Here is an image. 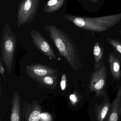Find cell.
Wrapping results in <instances>:
<instances>
[{
	"label": "cell",
	"instance_id": "5bb4252c",
	"mask_svg": "<svg viewBox=\"0 0 121 121\" xmlns=\"http://www.w3.org/2000/svg\"><path fill=\"white\" fill-rule=\"evenodd\" d=\"M93 54L95 61L94 69H95L100 66L104 63V52L102 48L98 42H96L93 47Z\"/></svg>",
	"mask_w": 121,
	"mask_h": 121
},
{
	"label": "cell",
	"instance_id": "ba28073f",
	"mask_svg": "<svg viewBox=\"0 0 121 121\" xmlns=\"http://www.w3.org/2000/svg\"><path fill=\"white\" fill-rule=\"evenodd\" d=\"M121 116V85L119 88L115 99L111 104L108 121H117Z\"/></svg>",
	"mask_w": 121,
	"mask_h": 121
},
{
	"label": "cell",
	"instance_id": "ac0fdd59",
	"mask_svg": "<svg viewBox=\"0 0 121 121\" xmlns=\"http://www.w3.org/2000/svg\"><path fill=\"white\" fill-rule=\"evenodd\" d=\"M71 102L73 104H75L78 102V95L76 93H73L70 95L69 97Z\"/></svg>",
	"mask_w": 121,
	"mask_h": 121
},
{
	"label": "cell",
	"instance_id": "52a82bcc",
	"mask_svg": "<svg viewBox=\"0 0 121 121\" xmlns=\"http://www.w3.org/2000/svg\"><path fill=\"white\" fill-rule=\"evenodd\" d=\"M26 71L27 75L35 81L47 75H58V73L56 69L41 64L28 65Z\"/></svg>",
	"mask_w": 121,
	"mask_h": 121
},
{
	"label": "cell",
	"instance_id": "3957f363",
	"mask_svg": "<svg viewBox=\"0 0 121 121\" xmlns=\"http://www.w3.org/2000/svg\"><path fill=\"white\" fill-rule=\"evenodd\" d=\"M16 43L15 33L13 31L9 24L5 23L1 36L0 57L9 73L13 68Z\"/></svg>",
	"mask_w": 121,
	"mask_h": 121
},
{
	"label": "cell",
	"instance_id": "30bf717a",
	"mask_svg": "<svg viewBox=\"0 0 121 121\" xmlns=\"http://www.w3.org/2000/svg\"><path fill=\"white\" fill-rule=\"evenodd\" d=\"M12 104L10 120L20 121L21 120V100L20 95L17 91H15L13 94Z\"/></svg>",
	"mask_w": 121,
	"mask_h": 121
},
{
	"label": "cell",
	"instance_id": "9a60e30c",
	"mask_svg": "<svg viewBox=\"0 0 121 121\" xmlns=\"http://www.w3.org/2000/svg\"><path fill=\"white\" fill-rule=\"evenodd\" d=\"M41 110L39 103L34 104L31 112L27 120L29 121H39L41 120Z\"/></svg>",
	"mask_w": 121,
	"mask_h": 121
},
{
	"label": "cell",
	"instance_id": "5b68a950",
	"mask_svg": "<svg viewBox=\"0 0 121 121\" xmlns=\"http://www.w3.org/2000/svg\"><path fill=\"white\" fill-rule=\"evenodd\" d=\"M107 78V68L104 63L97 68L91 75L89 83V90L94 92L98 97L106 95L105 92Z\"/></svg>",
	"mask_w": 121,
	"mask_h": 121
},
{
	"label": "cell",
	"instance_id": "9c48e42d",
	"mask_svg": "<svg viewBox=\"0 0 121 121\" xmlns=\"http://www.w3.org/2000/svg\"><path fill=\"white\" fill-rule=\"evenodd\" d=\"M111 104L110 99L105 95L101 104L95 105V111L97 121L107 120L109 114Z\"/></svg>",
	"mask_w": 121,
	"mask_h": 121
},
{
	"label": "cell",
	"instance_id": "8992f818",
	"mask_svg": "<svg viewBox=\"0 0 121 121\" xmlns=\"http://www.w3.org/2000/svg\"><path fill=\"white\" fill-rule=\"evenodd\" d=\"M30 35L33 44L39 51L51 59L57 58L49 43L41 33L33 29L31 31Z\"/></svg>",
	"mask_w": 121,
	"mask_h": 121
},
{
	"label": "cell",
	"instance_id": "d6986e66",
	"mask_svg": "<svg viewBox=\"0 0 121 121\" xmlns=\"http://www.w3.org/2000/svg\"><path fill=\"white\" fill-rule=\"evenodd\" d=\"M41 121H51V116L48 113H42L41 115Z\"/></svg>",
	"mask_w": 121,
	"mask_h": 121
},
{
	"label": "cell",
	"instance_id": "7c38bea8",
	"mask_svg": "<svg viewBox=\"0 0 121 121\" xmlns=\"http://www.w3.org/2000/svg\"><path fill=\"white\" fill-rule=\"evenodd\" d=\"M58 75H48L35 80L39 84L49 89L56 88Z\"/></svg>",
	"mask_w": 121,
	"mask_h": 121
},
{
	"label": "cell",
	"instance_id": "e0dca14e",
	"mask_svg": "<svg viewBox=\"0 0 121 121\" xmlns=\"http://www.w3.org/2000/svg\"><path fill=\"white\" fill-rule=\"evenodd\" d=\"M67 78L66 74L63 73L61 76V80L60 83V87L62 91H64L66 88Z\"/></svg>",
	"mask_w": 121,
	"mask_h": 121
},
{
	"label": "cell",
	"instance_id": "6da1fadb",
	"mask_svg": "<svg viewBox=\"0 0 121 121\" xmlns=\"http://www.w3.org/2000/svg\"><path fill=\"white\" fill-rule=\"evenodd\" d=\"M44 28L61 56L66 59L74 71L78 70L81 68V63L76 46L70 37L54 25H44Z\"/></svg>",
	"mask_w": 121,
	"mask_h": 121
},
{
	"label": "cell",
	"instance_id": "8fae6325",
	"mask_svg": "<svg viewBox=\"0 0 121 121\" xmlns=\"http://www.w3.org/2000/svg\"><path fill=\"white\" fill-rule=\"evenodd\" d=\"M108 64L112 76L115 80H119L121 78L120 61L113 53H110L108 58Z\"/></svg>",
	"mask_w": 121,
	"mask_h": 121
},
{
	"label": "cell",
	"instance_id": "2e32d148",
	"mask_svg": "<svg viewBox=\"0 0 121 121\" xmlns=\"http://www.w3.org/2000/svg\"><path fill=\"white\" fill-rule=\"evenodd\" d=\"M108 41L113 48L121 55V43L117 40L109 39Z\"/></svg>",
	"mask_w": 121,
	"mask_h": 121
},
{
	"label": "cell",
	"instance_id": "7a4b0ae2",
	"mask_svg": "<svg viewBox=\"0 0 121 121\" xmlns=\"http://www.w3.org/2000/svg\"><path fill=\"white\" fill-rule=\"evenodd\" d=\"M64 18L69 20L79 28L96 32L105 31L121 20V13L101 17H82L66 14Z\"/></svg>",
	"mask_w": 121,
	"mask_h": 121
},
{
	"label": "cell",
	"instance_id": "ffe728a7",
	"mask_svg": "<svg viewBox=\"0 0 121 121\" xmlns=\"http://www.w3.org/2000/svg\"><path fill=\"white\" fill-rule=\"evenodd\" d=\"M3 63L2 61V59L0 57V73L2 75L3 77H4L5 80H6V78L4 75V69L3 66Z\"/></svg>",
	"mask_w": 121,
	"mask_h": 121
},
{
	"label": "cell",
	"instance_id": "277c9868",
	"mask_svg": "<svg viewBox=\"0 0 121 121\" xmlns=\"http://www.w3.org/2000/svg\"><path fill=\"white\" fill-rule=\"evenodd\" d=\"M41 0H22L17 11V25H22L35 21Z\"/></svg>",
	"mask_w": 121,
	"mask_h": 121
},
{
	"label": "cell",
	"instance_id": "4fadbf2b",
	"mask_svg": "<svg viewBox=\"0 0 121 121\" xmlns=\"http://www.w3.org/2000/svg\"><path fill=\"white\" fill-rule=\"evenodd\" d=\"M65 0H49L44 4L43 12L52 13L59 10L64 4Z\"/></svg>",
	"mask_w": 121,
	"mask_h": 121
}]
</instances>
